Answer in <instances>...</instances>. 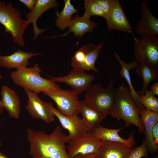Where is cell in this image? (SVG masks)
Wrapping results in <instances>:
<instances>
[{
    "instance_id": "1",
    "label": "cell",
    "mask_w": 158,
    "mask_h": 158,
    "mask_svg": "<svg viewBox=\"0 0 158 158\" xmlns=\"http://www.w3.org/2000/svg\"><path fill=\"white\" fill-rule=\"evenodd\" d=\"M26 133L31 156L37 158H69L65 146L67 135L63 133L60 126H56L50 134L29 128Z\"/></svg>"
},
{
    "instance_id": "2",
    "label": "cell",
    "mask_w": 158,
    "mask_h": 158,
    "mask_svg": "<svg viewBox=\"0 0 158 158\" xmlns=\"http://www.w3.org/2000/svg\"><path fill=\"white\" fill-rule=\"evenodd\" d=\"M140 109L130 93L128 87L124 84L115 88V99L109 114L125 122V127L137 126L139 133H144V128L140 119Z\"/></svg>"
},
{
    "instance_id": "3",
    "label": "cell",
    "mask_w": 158,
    "mask_h": 158,
    "mask_svg": "<svg viewBox=\"0 0 158 158\" xmlns=\"http://www.w3.org/2000/svg\"><path fill=\"white\" fill-rule=\"evenodd\" d=\"M42 72L38 64L33 67L17 69L10 74L13 83L23 87L25 90H29L38 94L41 92H49L60 89V85L51 79L42 78Z\"/></svg>"
},
{
    "instance_id": "4",
    "label": "cell",
    "mask_w": 158,
    "mask_h": 158,
    "mask_svg": "<svg viewBox=\"0 0 158 158\" xmlns=\"http://www.w3.org/2000/svg\"><path fill=\"white\" fill-rule=\"evenodd\" d=\"M21 16L20 11L11 3L6 4L0 1V23L4 26L5 32L11 35L14 43L23 46L24 34L30 24Z\"/></svg>"
},
{
    "instance_id": "5",
    "label": "cell",
    "mask_w": 158,
    "mask_h": 158,
    "mask_svg": "<svg viewBox=\"0 0 158 158\" xmlns=\"http://www.w3.org/2000/svg\"><path fill=\"white\" fill-rule=\"evenodd\" d=\"M114 82L111 81L106 88L102 83L92 85L84 95V101L89 107L99 111L105 118L114 103L115 88Z\"/></svg>"
},
{
    "instance_id": "6",
    "label": "cell",
    "mask_w": 158,
    "mask_h": 158,
    "mask_svg": "<svg viewBox=\"0 0 158 158\" xmlns=\"http://www.w3.org/2000/svg\"><path fill=\"white\" fill-rule=\"evenodd\" d=\"M134 41L133 54L137 63L158 68V37H135Z\"/></svg>"
},
{
    "instance_id": "7",
    "label": "cell",
    "mask_w": 158,
    "mask_h": 158,
    "mask_svg": "<svg viewBox=\"0 0 158 158\" xmlns=\"http://www.w3.org/2000/svg\"><path fill=\"white\" fill-rule=\"evenodd\" d=\"M106 37L99 45L89 44L77 51L72 58L71 65L73 70L84 72L92 70L99 73L95 63Z\"/></svg>"
},
{
    "instance_id": "8",
    "label": "cell",
    "mask_w": 158,
    "mask_h": 158,
    "mask_svg": "<svg viewBox=\"0 0 158 158\" xmlns=\"http://www.w3.org/2000/svg\"><path fill=\"white\" fill-rule=\"evenodd\" d=\"M42 92L55 102L56 109L62 115L70 117L80 113L78 95L73 90L60 89Z\"/></svg>"
},
{
    "instance_id": "9",
    "label": "cell",
    "mask_w": 158,
    "mask_h": 158,
    "mask_svg": "<svg viewBox=\"0 0 158 158\" xmlns=\"http://www.w3.org/2000/svg\"><path fill=\"white\" fill-rule=\"evenodd\" d=\"M66 150L69 158L76 155L96 154L102 141L95 135L93 130L88 131L82 136L68 141Z\"/></svg>"
},
{
    "instance_id": "10",
    "label": "cell",
    "mask_w": 158,
    "mask_h": 158,
    "mask_svg": "<svg viewBox=\"0 0 158 158\" xmlns=\"http://www.w3.org/2000/svg\"><path fill=\"white\" fill-rule=\"evenodd\" d=\"M47 75L56 83H65L70 85L72 90L78 95L87 91L95 79V76L92 75L73 70L64 76L54 77Z\"/></svg>"
},
{
    "instance_id": "11",
    "label": "cell",
    "mask_w": 158,
    "mask_h": 158,
    "mask_svg": "<svg viewBox=\"0 0 158 158\" xmlns=\"http://www.w3.org/2000/svg\"><path fill=\"white\" fill-rule=\"evenodd\" d=\"M28 99L25 108L33 118L41 120L49 123L54 120V115L49 108L48 102L42 100L37 94L25 90Z\"/></svg>"
},
{
    "instance_id": "12",
    "label": "cell",
    "mask_w": 158,
    "mask_h": 158,
    "mask_svg": "<svg viewBox=\"0 0 158 158\" xmlns=\"http://www.w3.org/2000/svg\"><path fill=\"white\" fill-rule=\"evenodd\" d=\"M105 19L109 30L121 31L134 36L133 28L119 1L113 0L111 9Z\"/></svg>"
},
{
    "instance_id": "13",
    "label": "cell",
    "mask_w": 158,
    "mask_h": 158,
    "mask_svg": "<svg viewBox=\"0 0 158 158\" xmlns=\"http://www.w3.org/2000/svg\"><path fill=\"white\" fill-rule=\"evenodd\" d=\"M48 105L54 116L58 119L62 127L68 131L67 142L69 140L77 138L88 131L78 114L66 116L59 112L51 102H48Z\"/></svg>"
},
{
    "instance_id": "14",
    "label": "cell",
    "mask_w": 158,
    "mask_h": 158,
    "mask_svg": "<svg viewBox=\"0 0 158 158\" xmlns=\"http://www.w3.org/2000/svg\"><path fill=\"white\" fill-rule=\"evenodd\" d=\"M135 30L140 36H156L158 35V19L151 13L146 0L142 2L140 17Z\"/></svg>"
},
{
    "instance_id": "15",
    "label": "cell",
    "mask_w": 158,
    "mask_h": 158,
    "mask_svg": "<svg viewBox=\"0 0 158 158\" xmlns=\"http://www.w3.org/2000/svg\"><path fill=\"white\" fill-rule=\"evenodd\" d=\"M59 3L56 0H37L33 8L25 15L26 20L30 24L32 23L34 34L33 39H35L39 35L47 30V28L40 29L37 25V21L44 12L51 8H57Z\"/></svg>"
},
{
    "instance_id": "16",
    "label": "cell",
    "mask_w": 158,
    "mask_h": 158,
    "mask_svg": "<svg viewBox=\"0 0 158 158\" xmlns=\"http://www.w3.org/2000/svg\"><path fill=\"white\" fill-rule=\"evenodd\" d=\"M133 148L120 142L102 141L98 151L95 154V157L96 158H128Z\"/></svg>"
},
{
    "instance_id": "17",
    "label": "cell",
    "mask_w": 158,
    "mask_h": 158,
    "mask_svg": "<svg viewBox=\"0 0 158 158\" xmlns=\"http://www.w3.org/2000/svg\"><path fill=\"white\" fill-rule=\"evenodd\" d=\"M140 119L144 128L145 140L148 152L154 154L157 152L158 145L154 143L152 135V130L154 123L158 121V113L145 109H141Z\"/></svg>"
},
{
    "instance_id": "18",
    "label": "cell",
    "mask_w": 158,
    "mask_h": 158,
    "mask_svg": "<svg viewBox=\"0 0 158 158\" xmlns=\"http://www.w3.org/2000/svg\"><path fill=\"white\" fill-rule=\"evenodd\" d=\"M40 53H30L18 49L11 54L0 55V66L8 69H17L26 67L29 64V60L37 56L43 55Z\"/></svg>"
},
{
    "instance_id": "19",
    "label": "cell",
    "mask_w": 158,
    "mask_h": 158,
    "mask_svg": "<svg viewBox=\"0 0 158 158\" xmlns=\"http://www.w3.org/2000/svg\"><path fill=\"white\" fill-rule=\"evenodd\" d=\"M122 129V128L109 129L99 124L92 130L95 136L101 141L120 142L133 147L136 145L133 133L131 132L128 138L125 139L121 137L118 133Z\"/></svg>"
},
{
    "instance_id": "20",
    "label": "cell",
    "mask_w": 158,
    "mask_h": 158,
    "mask_svg": "<svg viewBox=\"0 0 158 158\" xmlns=\"http://www.w3.org/2000/svg\"><path fill=\"white\" fill-rule=\"evenodd\" d=\"M1 100L4 107L9 116L18 119L20 113L21 103L16 93L6 85L2 86Z\"/></svg>"
},
{
    "instance_id": "21",
    "label": "cell",
    "mask_w": 158,
    "mask_h": 158,
    "mask_svg": "<svg viewBox=\"0 0 158 158\" xmlns=\"http://www.w3.org/2000/svg\"><path fill=\"white\" fill-rule=\"evenodd\" d=\"M90 18L84 16L80 17L78 14L72 17L67 27L68 30L65 33L57 36H64L68 35L71 32L74 34V36L79 37V38L85 33L92 32L97 24L91 21Z\"/></svg>"
},
{
    "instance_id": "22",
    "label": "cell",
    "mask_w": 158,
    "mask_h": 158,
    "mask_svg": "<svg viewBox=\"0 0 158 158\" xmlns=\"http://www.w3.org/2000/svg\"><path fill=\"white\" fill-rule=\"evenodd\" d=\"M79 111L83 116L82 121L88 131L93 130L104 118L99 111L88 106L84 100L80 101Z\"/></svg>"
},
{
    "instance_id": "23",
    "label": "cell",
    "mask_w": 158,
    "mask_h": 158,
    "mask_svg": "<svg viewBox=\"0 0 158 158\" xmlns=\"http://www.w3.org/2000/svg\"><path fill=\"white\" fill-rule=\"evenodd\" d=\"M115 56L121 66V69L119 71L120 75L121 77L125 78L126 80L133 98L140 109H145L139 102L138 94L134 89L132 84L129 74V70L136 68L138 63L135 61L126 63L121 59L116 52L115 53Z\"/></svg>"
},
{
    "instance_id": "24",
    "label": "cell",
    "mask_w": 158,
    "mask_h": 158,
    "mask_svg": "<svg viewBox=\"0 0 158 158\" xmlns=\"http://www.w3.org/2000/svg\"><path fill=\"white\" fill-rule=\"evenodd\" d=\"M138 75L143 79V86L141 91H138L139 95H143L147 90L150 83L152 81L158 80V68L144 64H138L136 68Z\"/></svg>"
},
{
    "instance_id": "25",
    "label": "cell",
    "mask_w": 158,
    "mask_h": 158,
    "mask_svg": "<svg viewBox=\"0 0 158 158\" xmlns=\"http://www.w3.org/2000/svg\"><path fill=\"white\" fill-rule=\"evenodd\" d=\"M64 2V6L62 11L60 12L57 10L55 12L56 16V25L62 30L67 28L72 19V16L78 11L71 4L70 0H65Z\"/></svg>"
},
{
    "instance_id": "26",
    "label": "cell",
    "mask_w": 158,
    "mask_h": 158,
    "mask_svg": "<svg viewBox=\"0 0 158 158\" xmlns=\"http://www.w3.org/2000/svg\"><path fill=\"white\" fill-rule=\"evenodd\" d=\"M138 96L140 103L145 109L158 113V98L150 90H147L143 95Z\"/></svg>"
},
{
    "instance_id": "27",
    "label": "cell",
    "mask_w": 158,
    "mask_h": 158,
    "mask_svg": "<svg viewBox=\"0 0 158 158\" xmlns=\"http://www.w3.org/2000/svg\"><path fill=\"white\" fill-rule=\"evenodd\" d=\"M85 13L83 15L89 18L93 16L105 18L106 15L95 0H85L84 3Z\"/></svg>"
},
{
    "instance_id": "28",
    "label": "cell",
    "mask_w": 158,
    "mask_h": 158,
    "mask_svg": "<svg viewBox=\"0 0 158 158\" xmlns=\"http://www.w3.org/2000/svg\"><path fill=\"white\" fill-rule=\"evenodd\" d=\"M148 155L146 144L144 140L140 146L132 149L128 158H141L143 157H147Z\"/></svg>"
},
{
    "instance_id": "29",
    "label": "cell",
    "mask_w": 158,
    "mask_h": 158,
    "mask_svg": "<svg viewBox=\"0 0 158 158\" xmlns=\"http://www.w3.org/2000/svg\"><path fill=\"white\" fill-rule=\"evenodd\" d=\"M95 1L104 13L106 17L111 9L113 0H95Z\"/></svg>"
},
{
    "instance_id": "30",
    "label": "cell",
    "mask_w": 158,
    "mask_h": 158,
    "mask_svg": "<svg viewBox=\"0 0 158 158\" xmlns=\"http://www.w3.org/2000/svg\"><path fill=\"white\" fill-rule=\"evenodd\" d=\"M152 135L155 144L158 145V121L154 125L152 130Z\"/></svg>"
},
{
    "instance_id": "31",
    "label": "cell",
    "mask_w": 158,
    "mask_h": 158,
    "mask_svg": "<svg viewBox=\"0 0 158 158\" xmlns=\"http://www.w3.org/2000/svg\"><path fill=\"white\" fill-rule=\"evenodd\" d=\"M19 1L24 4L30 11L33 8L37 2V0H19Z\"/></svg>"
},
{
    "instance_id": "32",
    "label": "cell",
    "mask_w": 158,
    "mask_h": 158,
    "mask_svg": "<svg viewBox=\"0 0 158 158\" xmlns=\"http://www.w3.org/2000/svg\"><path fill=\"white\" fill-rule=\"evenodd\" d=\"M150 91L154 95H158V82L154 83L150 87Z\"/></svg>"
},
{
    "instance_id": "33",
    "label": "cell",
    "mask_w": 158,
    "mask_h": 158,
    "mask_svg": "<svg viewBox=\"0 0 158 158\" xmlns=\"http://www.w3.org/2000/svg\"><path fill=\"white\" fill-rule=\"evenodd\" d=\"M95 154H90L85 155L78 154L73 158H96Z\"/></svg>"
},
{
    "instance_id": "34",
    "label": "cell",
    "mask_w": 158,
    "mask_h": 158,
    "mask_svg": "<svg viewBox=\"0 0 158 158\" xmlns=\"http://www.w3.org/2000/svg\"><path fill=\"white\" fill-rule=\"evenodd\" d=\"M2 77V75H0V80ZM4 108L2 103L1 100H0V116L3 113Z\"/></svg>"
},
{
    "instance_id": "35",
    "label": "cell",
    "mask_w": 158,
    "mask_h": 158,
    "mask_svg": "<svg viewBox=\"0 0 158 158\" xmlns=\"http://www.w3.org/2000/svg\"><path fill=\"white\" fill-rule=\"evenodd\" d=\"M0 158H9L7 156L4 154L0 152ZM18 158H21L20 157H19Z\"/></svg>"
},
{
    "instance_id": "36",
    "label": "cell",
    "mask_w": 158,
    "mask_h": 158,
    "mask_svg": "<svg viewBox=\"0 0 158 158\" xmlns=\"http://www.w3.org/2000/svg\"><path fill=\"white\" fill-rule=\"evenodd\" d=\"M1 121L0 122V123H1ZM1 142L0 141V146H1Z\"/></svg>"
},
{
    "instance_id": "37",
    "label": "cell",
    "mask_w": 158,
    "mask_h": 158,
    "mask_svg": "<svg viewBox=\"0 0 158 158\" xmlns=\"http://www.w3.org/2000/svg\"><path fill=\"white\" fill-rule=\"evenodd\" d=\"M33 158H37L36 157H33Z\"/></svg>"
},
{
    "instance_id": "38",
    "label": "cell",
    "mask_w": 158,
    "mask_h": 158,
    "mask_svg": "<svg viewBox=\"0 0 158 158\" xmlns=\"http://www.w3.org/2000/svg\"><path fill=\"white\" fill-rule=\"evenodd\" d=\"M155 158H157V157H155Z\"/></svg>"
}]
</instances>
